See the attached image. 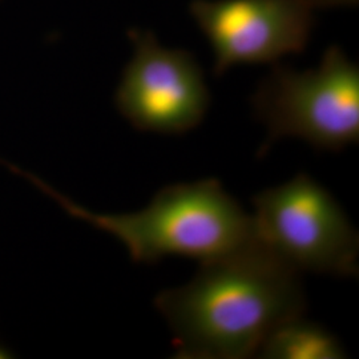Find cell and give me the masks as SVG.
<instances>
[{
	"mask_svg": "<svg viewBox=\"0 0 359 359\" xmlns=\"http://www.w3.org/2000/svg\"><path fill=\"white\" fill-rule=\"evenodd\" d=\"M305 306L299 271L258 241L201 262L192 281L154 298L184 359L250 358Z\"/></svg>",
	"mask_w": 359,
	"mask_h": 359,
	"instance_id": "obj_1",
	"label": "cell"
},
{
	"mask_svg": "<svg viewBox=\"0 0 359 359\" xmlns=\"http://www.w3.org/2000/svg\"><path fill=\"white\" fill-rule=\"evenodd\" d=\"M23 176L72 217L114 236L139 264L169 256L204 262L257 241L253 218L216 179L165 187L135 213L103 215L75 204L32 175Z\"/></svg>",
	"mask_w": 359,
	"mask_h": 359,
	"instance_id": "obj_2",
	"label": "cell"
},
{
	"mask_svg": "<svg viewBox=\"0 0 359 359\" xmlns=\"http://www.w3.org/2000/svg\"><path fill=\"white\" fill-rule=\"evenodd\" d=\"M252 104L268 129L259 154L283 137L330 152L358 144L359 67L337 46L327 48L316 69L274 67Z\"/></svg>",
	"mask_w": 359,
	"mask_h": 359,
	"instance_id": "obj_3",
	"label": "cell"
},
{
	"mask_svg": "<svg viewBox=\"0 0 359 359\" xmlns=\"http://www.w3.org/2000/svg\"><path fill=\"white\" fill-rule=\"evenodd\" d=\"M258 244L290 268L358 276L359 236L342 206L306 173L253 197Z\"/></svg>",
	"mask_w": 359,
	"mask_h": 359,
	"instance_id": "obj_4",
	"label": "cell"
},
{
	"mask_svg": "<svg viewBox=\"0 0 359 359\" xmlns=\"http://www.w3.org/2000/svg\"><path fill=\"white\" fill-rule=\"evenodd\" d=\"M116 107L142 132L182 135L205 117L210 93L191 52L163 47L152 32L135 36V52L116 90Z\"/></svg>",
	"mask_w": 359,
	"mask_h": 359,
	"instance_id": "obj_5",
	"label": "cell"
},
{
	"mask_svg": "<svg viewBox=\"0 0 359 359\" xmlns=\"http://www.w3.org/2000/svg\"><path fill=\"white\" fill-rule=\"evenodd\" d=\"M189 10L213 50L217 76L305 51L314 27L313 8L301 0H193Z\"/></svg>",
	"mask_w": 359,
	"mask_h": 359,
	"instance_id": "obj_6",
	"label": "cell"
},
{
	"mask_svg": "<svg viewBox=\"0 0 359 359\" xmlns=\"http://www.w3.org/2000/svg\"><path fill=\"white\" fill-rule=\"evenodd\" d=\"M266 359H341V342L321 325L297 316L278 325L268 335L258 354Z\"/></svg>",
	"mask_w": 359,
	"mask_h": 359,
	"instance_id": "obj_7",
	"label": "cell"
},
{
	"mask_svg": "<svg viewBox=\"0 0 359 359\" xmlns=\"http://www.w3.org/2000/svg\"><path fill=\"white\" fill-rule=\"evenodd\" d=\"M308 4L310 8H320V7H338V6H354L358 0H301Z\"/></svg>",
	"mask_w": 359,
	"mask_h": 359,
	"instance_id": "obj_8",
	"label": "cell"
},
{
	"mask_svg": "<svg viewBox=\"0 0 359 359\" xmlns=\"http://www.w3.org/2000/svg\"><path fill=\"white\" fill-rule=\"evenodd\" d=\"M10 357H11V355H10V353L0 347V359H8Z\"/></svg>",
	"mask_w": 359,
	"mask_h": 359,
	"instance_id": "obj_9",
	"label": "cell"
}]
</instances>
